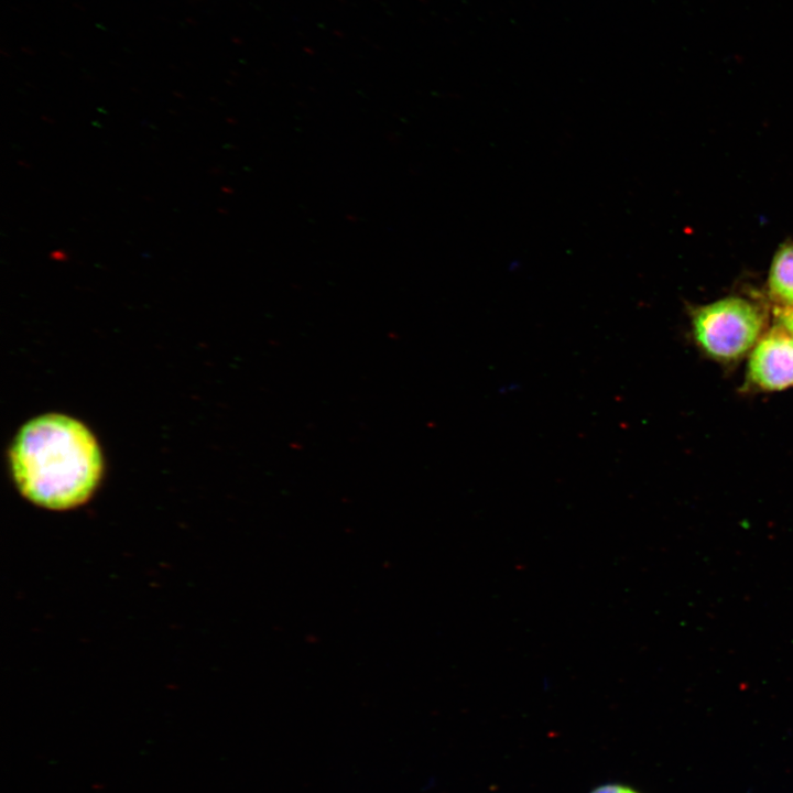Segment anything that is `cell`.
<instances>
[{
	"label": "cell",
	"instance_id": "obj_1",
	"mask_svg": "<svg viewBox=\"0 0 793 793\" xmlns=\"http://www.w3.org/2000/svg\"><path fill=\"white\" fill-rule=\"evenodd\" d=\"M10 467L29 500L67 509L94 492L102 474V456L83 423L63 414H45L20 428L10 448Z\"/></svg>",
	"mask_w": 793,
	"mask_h": 793
},
{
	"label": "cell",
	"instance_id": "obj_2",
	"mask_svg": "<svg viewBox=\"0 0 793 793\" xmlns=\"http://www.w3.org/2000/svg\"><path fill=\"white\" fill-rule=\"evenodd\" d=\"M691 328L706 357L732 365L750 352L768 329V313L756 301L732 295L694 307Z\"/></svg>",
	"mask_w": 793,
	"mask_h": 793
},
{
	"label": "cell",
	"instance_id": "obj_3",
	"mask_svg": "<svg viewBox=\"0 0 793 793\" xmlns=\"http://www.w3.org/2000/svg\"><path fill=\"white\" fill-rule=\"evenodd\" d=\"M745 388L758 392L793 388V336L781 325L768 328L750 351Z\"/></svg>",
	"mask_w": 793,
	"mask_h": 793
},
{
	"label": "cell",
	"instance_id": "obj_4",
	"mask_svg": "<svg viewBox=\"0 0 793 793\" xmlns=\"http://www.w3.org/2000/svg\"><path fill=\"white\" fill-rule=\"evenodd\" d=\"M767 290L774 307H793V242H785L775 251L769 269Z\"/></svg>",
	"mask_w": 793,
	"mask_h": 793
},
{
	"label": "cell",
	"instance_id": "obj_5",
	"mask_svg": "<svg viewBox=\"0 0 793 793\" xmlns=\"http://www.w3.org/2000/svg\"><path fill=\"white\" fill-rule=\"evenodd\" d=\"M775 323L781 325L793 336V307H774Z\"/></svg>",
	"mask_w": 793,
	"mask_h": 793
},
{
	"label": "cell",
	"instance_id": "obj_6",
	"mask_svg": "<svg viewBox=\"0 0 793 793\" xmlns=\"http://www.w3.org/2000/svg\"><path fill=\"white\" fill-rule=\"evenodd\" d=\"M590 793H639L634 789L621 784H604L594 789Z\"/></svg>",
	"mask_w": 793,
	"mask_h": 793
}]
</instances>
